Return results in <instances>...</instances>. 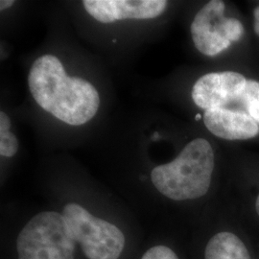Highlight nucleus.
<instances>
[{
	"mask_svg": "<svg viewBox=\"0 0 259 259\" xmlns=\"http://www.w3.org/2000/svg\"><path fill=\"white\" fill-rule=\"evenodd\" d=\"M214 170V152L204 139L189 142L171 162L157 165L150 180L158 193L175 202L197 200L207 194Z\"/></svg>",
	"mask_w": 259,
	"mask_h": 259,
	"instance_id": "f257e3e1",
	"label": "nucleus"
},
{
	"mask_svg": "<svg viewBox=\"0 0 259 259\" xmlns=\"http://www.w3.org/2000/svg\"><path fill=\"white\" fill-rule=\"evenodd\" d=\"M7 251L6 259H83L64 217L55 210L32 216L12 235Z\"/></svg>",
	"mask_w": 259,
	"mask_h": 259,
	"instance_id": "f03ea898",
	"label": "nucleus"
},
{
	"mask_svg": "<svg viewBox=\"0 0 259 259\" xmlns=\"http://www.w3.org/2000/svg\"><path fill=\"white\" fill-rule=\"evenodd\" d=\"M225 8L222 0H211L198 12L191 24L195 47L204 55L222 53L244 34L240 20L224 17Z\"/></svg>",
	"mask_w": 259,
	"mask_h": 259,
	"instance_id": "7ed1b4c3",
	"label": "nucleus"
},
{
	"mask_svg": "<svg viewBox=\"0 0 259 259\" xmlns=\"http://www.w3.org/2000/svg\"><path fill=\"white\" fill-rule=\"evenodd\" d=\"M247 79L237 72L225 71L208 73L195 83L192 99L203 110L228 108L240 103Z\"/></svg>",
	"mask_w": 259,
	"mask_h": 259,
	"instance_id": "20e7f679",
	"label": "nucleus"
},
{
	"mask_svg": "<svg viewBox=\"0 0 259 259\" xmlns=\"http://www.w3.org/2000/svg\"><path fill=\"white\" fill-rule=\"evenodd\" d=\"M204 122L212 135L227 140L253 139L259 134L258 123L248 112L230 108L205 111Z\"/></svg>",
	"mask_w": 259,
	"mask_h": 259,
	"instance_id": "39448f33",
	"label": "nucleus"
},
{
	"mask_svg": "<svg viewBox=\"0 0 259 259\" xmlns=\"http://www.w3.org/2000/svg\"><path fill=\"white\" fill-rule=\"evenodd\" d=\"M202 256L203 259H251L240 237L228 231L210 234L204 243Z\"/></svg>",
	"mask_w": 259,
	"mask_h": 259,
	"instance_id": "423d86ee",
	"label": "nucleus"
},
{
	"mask_svg": "<svg viewBox=\"0 0 259 259\" xmlns=\"http://www.w3.org/2000/svg\"><path fill=\"white\" fill-rule=\"evenodd\" d=\"M115 2L118 20L155 19L165 11L168 4L165 0H115Z\"/></svg>",
	"mask_w": 259,
	"mask_h": 259,
	"instance_id": "0eeeda50",
	"label": "nucleus"
},
{
	"mask_svg": "<svg viewBox=\"0 0 259 259\" xmlns=\"http://www.w3.org/2000/svg\"><path fill=\"white\" fill-rule=\"evenodd\" d=\"M133 259H182V256L166 241L149 238L143 241Z\"/></svg>",
	"mask_w": 259,
	"mask_h": 259,
	"instance_id": "6e6552de",
	"label": "nucleus"
},
{
	"mask_svg": "<svg viewBox=\"0 0 259 259\" xmlns=\"http://www.w3.org/2000/svg\"><path fill=\"white\" fill-rule=\"evenodd\" d=\"M83 7L94 19L102 23L118 20L115 0H83Z\"/></svg>",
	"mask_w": 259,
	"mask_h": 259,
	"instance_id": "1a4fd4ad",
	"label": "nucleus"
},
{
	"mask_svg": "<svg viewBox=\"0 0 259 259\" xmlns=\"http://www.w3.org/2000/svg\"><path fill=\"white\" fill-rule=\"evenodd\" d=\"M240 103L243 104L246 112L259 124V82L247 80Z\"/></svg>",
	"mask_w": 259,
	"mask_h": 259,
	"instance_id": "9d476101",
	"label": "nucleus"
},
{
	"mask_svg": "<svg viewBox=\"0 0 259 259\" xmlns=\"http://www.w3.org/2000/svg\"><path fill=\"white\" fill-rule=\"evenodd\" d=\"M19 150V140L12 133L0 134V155L1 157H14Z\"/></svg>",
	"mask_w": 259,
	"mask_h": 259,
	"instance_id": "9b49d317",
	"label": "nucleus"
},
{
	"mask_svg": "<svg viewBox=\"0 0 259 259\" xmlns=\"http://www.w3.org/2000/svg\"><path fill=\"white\" fill-rule=\"evenodd\" d=\"M11 128V120L9 116L4 112H0V134L1 133H8Z\"/></svg>",
	"mask_w": 259,
	"mask_h": 259,
	"instance_id": "f8f14e48",
	"label": "nucleus"
},
{
	"mask_svg": "<svg viewBox=\"0 0 259 259\" xmlns=\"http://www.w3.org/2000/svg\"><path fill=\"white\" fill-rule=\"evenodd\" d=\"M253 18H254V32L259 36V6L253 11Z\"/></svg>",
	"mask_w": 259,
	"mask_h": 259,
	"instance_id": "ddd939ff",
	"label": "nucleus"
},
{
	"mask_svg": "<svg viewBox=\"0 0 259 259\" xmlns=\"http://www.w3.org/2000/svg\"><path fill=\"white\" fill-rule=\"evenodd\" d=\"M14 4H15L14 0H1L0 1V10L3 11V10L8 9L10 7H12Z\"/></svg>",
	"mask_w": 259,
	"mask_h": 259,
	"instance_id": "4468645a",
	"label": "nucleus"
},
{
	"mask_svg": "<svg viewBox=\"0 0 259 259\" xmlns=\"http://www.w3.org/2000/svg\"><path fill=\"white\" fill-rule=\"evenodd\" d=\"M255 209H256V212H257L259 216V194L257 198H256V202H255Z\"/></svg>",
	"mask_w": 259,
	"mask_h": 259,
	"instance_id": "2eb2a0df",
	"label": "nucleus"
},
{
	"mask_svg": "<svg viewBox=\"0 0 259 259\" xmlns=\"http://www.w3.org/2000/svg\"><path fill=\"white\" fill-rule=\"evenodd\" d=\"M201 117H202V115H201V114L196 115V119H197V120H200V118H201Z\"/></svg>",
	"mask_w": 259,
	"mask_h": 259,
	"instance_id": "dca6fc26",
	"label": "nucleus"
}]
</instances>
